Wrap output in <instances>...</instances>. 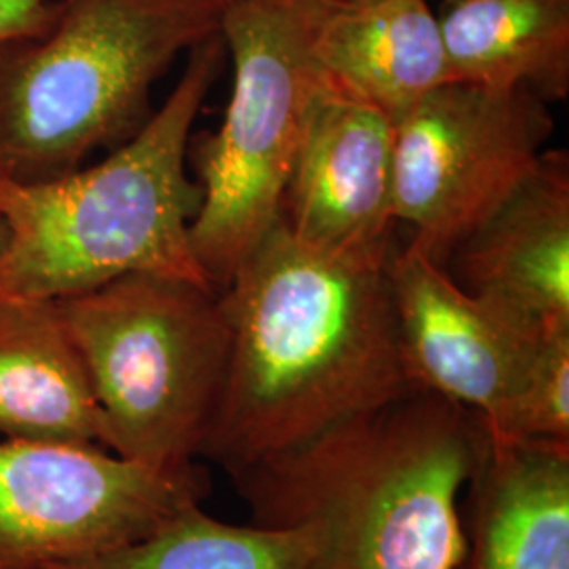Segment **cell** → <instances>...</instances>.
<instances>
[{
    "instance_id": "6da1fadb",
    "label": "cell",
    "mask_w": 569,
    "mask_h": 569,
    "mask_svg": "<svg viewBox=\"0 0 569 569\" xmlns=\"http://www.w3.org/2000/svg\"><path fill=\"white\" fill-rule=\"evenodd\" d=\"M392 249L321 251L277 222L220 291L230 357L201 458L232 477L416 392L388 287Z\"/></svg>"
},
{
    "instance_id": "7a4b0ae2",
    "label": "cell",
    "mask_w": 569,
    "mask_h": 569,
    "mask_svg": "<svg viewBox=\"0 0 569 569\" xmlns=\"http://www.w3.org/2000/svg\"><path fill=\"white\" fill-rule=\"evenodd\" d=\"M486 422L432 392L327 428L232 475L251 523L312 531L306 569H456Z\"/></svg>"
},
{
    "instance_id": "3957f363",
    "label": "cell",
    "mask_w": 569,
    "mask_h": 569,
    "mask_svg": "<svg viewBox=\"0 0 569 569\" xmlns=\"http://www.w3.org/2000/svg\"><path fill=\"white\" fill-rule=\"evenodd\" d=\"M224 60L220 32L190 49L163 106L102 161L53 180H0V302H58L129 274L213 287L190 241L201 188L188 148Z\"/></svg>"
},
{
    "instance_id": "277c9868",
    "label": "cell",
    "mask_w": 569,
    "mask_h": 569,
    "mask_svg": "<svg viewBox=\"0 0 569 569\" xmlns=\"http://www.w3.org/2000/svg\"><path fill=\"white\" fill-rule=\"evenodd\" d=\"M220 23L207 0H49L0 42V180L61 178L127 142L152 87Z\"/></svg>"
},
{
    "instance_id": "5b68a950",
    "label": "cell",
    "mask_w": 569,
    "mask_h": 569,
    "mask_svg": "<svg viewBox=\"0 0 569 569\" xmlns=\"http://www.w3.org/2000/svg\"><path fill=\"white\" fill-rule=\"evenodd\" d=\"M58 306L100 411L102 448L148 467L197 462L230 357L220 291L129 274Z\"/></svg>"
},
{
    "instance_id": "8992f818",
    "label": "cell",
    "mask_w": 569,
    "mask_h": 569,
    "mask_svg": "<svg viewBox=\"0 0 569 569\" xmlns=\"http://www.w3.org/2000/svg\"><path fill=\"white\" fill-rule=\"evenodd\" d=\"M321 0H249L222 13L232 89L216 131L190 140L201 188L190 241L222 291L281 220L306 117L326 74L310 51Z\"/></svg>"
},
{
    "instance_id": "52a82bcc",
    "label": "cell",
    "mask_w": 569,
    "mask_h": 569,
    "mask_svg": "<svg viewBox=\"0 0 569 569\" xmlns=\"http://www.w3.org/2000/svg\"><path fill=\"white\" fill-rule=\"evenodd\" d=\"M555 131L549 103L521 89L448 82L395 121L392 213L432 262L528 180Z\"/></svg>"
},
{
    "instance_id": "ba28073f",
    "label": "cell",
    "mask_w": 569,
    "mask_h": 569,
    "mask_svg": "<svg viewBox=\"0 0 569 569\" xmlns=\"http://www.w3.org/2000/svg\"><path fill=\"white\" fill-rule=\"evenodd\" d=\"M209 489L199 462L157 468L98 446L0 439V569H63L129 547Z\"/></svg>"
},
{
    "instance_id": "9c48e42d",
    "label": "cell",
    "mask_w": 569,
    "mask_h": 569,
    "mask_svg": "<svg viewBox=\"0 0 569 569\" xmlns=\"http://www.w3.org/2000/svg\"><path fill=\"white\" fill-rule=\"evenodd\" d=\"M388 287L411 390L467 407L491 430L505 427L538 348L557 327L468 293L409 243L388 258Z\"/></svg>"
},
{
    "instance_id": "30bf717a",
    "label": "cell",
    "mask_w": 569,
    "mask_h": 569,
    "mask_svg": "<svg viewBox=\"0 0 569 569\" xmlns=\"http://www.w3.org/2000/svg\"><path fill=\"white\" fill-rule=\"evenodd\" d=\"M395 122L329 79L317 89L281 204L300 243L350 251L392 243Z\"/></svg>"
},
{
    "instance_id": "8fae6325",
    "label": "cell",
    "mask_w": 569,
    "mask_h": 569,
    "mask_svg": "<svg viewBox=\"0 0 569 569\" xmlns=\"http://www.w3.org/2000/svg\"><path fill=\"white\" fill-rule=\"evenodd\" d=\"M446 270L483 296L545 327L569 326V154L540 163L449 256Z\"/></svg>"
},
{
    "instance_id": "7c38bea8",
    "label": "cell",
    "mask_w": 569,
    "mask_h": 569,
    "mask_svg": "<svg viewBox=\"0 0 569 569\" xmlns=\"http://www.w3.org/2000/svg\"><path fill=\"white\" fill-rule=\"evenodd\" d=\"M462 529L456 569H569V443L512 439L486 425Z\"/></svg>"
},
{
    "instance_id": "4fadbf2b",
    "label": "cell",
    "mask_w": 569,
    "mask_h": 569,
    "mask_svg": "<svg viewBox=\"0 0 569 569\" xmlns=\"http://www.w3.org/2000/svg\"><path fill=\"white\" fill-rule=\"evenodd\" d=\"M310 51L340 91L376 106L392 122L453 82L427 0H321Z\"/></svg>"
},
{
    "instance_id": "5bb4252c",
    "label": "cell",
    "mask_w": 569,
    "mask_h": 569,
    "mask_svg": "<svg viewBox=\"0 0 569 569\" xmlns=\"http://www.w3.org/2000/svg\"><path fill=\"white\" fill-rule=\"evenodd\" d=\"M0 439L102 448L100 411L53 300L0 302Z\"/></svg>"
},
{
    "instance_id": "9a60e30c",
    "label": "cell",
    "mask_w": 569,
    "mask_h": 569,
    "mask_svg": "<svg viewBox=\"0 0 569 569\" xmlns=\"http://www.w3.org/2000/svg\"><path fill=\"white\" fill-rule=\"evenodd\" d=\"M451 81L569 98V0H441Z\"/></svg>"
},
{
    "instance_id": "2e32d148",
    "label": "cell",
    "mask_w": 569,
    "mask_h": 569,
    "mask_svg": "<svg viewBox=\"0 0 569 569\" xmlns=\"http://www.w3.org/2000/svg\"><path fill=\"white\" fill-rule=\"evenodd\" d=\"M312 531L230 526L190 505L142 540L63 569H306Z\"/></svg>"
},
{
    "instance_id": "e0dca14e",
    "label": "cell",
    "mask_w": 569,
    "mask_h": 569,
    "mask_svg": "<svg viewBox=\"0 0 569 569\" xmlns=\"http://www.w3.org/2000/svg\"><path fill=\"white\" fill-rule=\"evenodd\" d=\"M493 432L569 443V327L545 336L505 427Z\"/></svg>"
},
{
    "instance_id": "ac0fdd59",
    "label": "cell",
    "mask_w": 569,
    "mask_h": 569,
    "mask_svg": "<svg viewBox=\"0 0 569 569\" xmlns=\"http://www.w3.org/2000/svg\"><path fill=\"white\" fill-rule=\"evenodd\" d=\"M47 7L49 0H0V42L37 26Z\"/></svg>"
},
{
    "instance_id": "d6986e66",
    "label": "cell",
    "mask_w": 569,
    "mask_h": 569,
    "mask_svg": "<svg viewBox=\"0 0 569 569\" xmlns=\"http://www.w3.org/2000/svg\"><path fill=\"white\" fill-rule=\"evenodd\" d=\"M207 2H211L213 7H218V9L224 13L226 9L237 7V4H243V2H249V0H207Z\"/></svg>"
},
{
    "instance_id": "ffe728a7",
    "label": "cell",
    "mask_w": 569,
    "mask_h": 569,
    "mask_svg": "<svg viewBox=\"0 0 569 569\" xmlns=\"http://www.w3.org/2000/svg\"><path fill=\"white\" fill-rule=\"evenodd\" d=\"M4 243V228L0 226V244Z\"/></svg>"
}]
</instances>
